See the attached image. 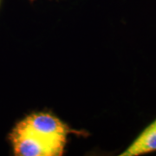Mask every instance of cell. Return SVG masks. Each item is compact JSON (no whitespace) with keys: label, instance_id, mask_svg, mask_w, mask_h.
I'll use <instances>...</instances> for the list:
<instances>
[{"label":"cell","instance_id":"6da1fadb","mask_svg":"<svg viewBox=\"0 0 156 156\" xmlns=\"http://www.w3.org/2000/svg\"><path fill=\"white\" fill-rule=\"evenodd\" d=\"M89 136L87 131L70 128L52 112H33L18 121L7 140L16 156H61L68 136Z\"/></svg>","mask_w":156,"mask_h":156},{"label":"cell","instance_id":"7a4b0ae2","mask_svg":"<svg viewBox=\"0 0 156 156\" xmlns=\"http://www.w3.org/2000/svg\"><path fill=\"white\" fill-rule=\"evenodd\" d=\"M156 152V119L148 124L121 156L144 155Z\"/></svg>","mask_w":156,"mask_h":156},{"label":"cell","instance_id":"3957f363","mask_svg":"<svg viewBox=\"0 0 156 156\" xmlns=\"http://www.w3.org/2000/svg\"><path fill=\"white\" fill-rule=\"evenodd\" d=\"M30 1L31 3H33V2H34V0H30Z\"/></svg>","mask_w":156,"mask_h":156},{"label":"cell","instance_id":"277c9868","mask_svg":"<svg viewBox=\"0 0 156 156\" xmlns=\"http://www.w3.org/2000/svg\"><path fill=\"white\" fill-rule=\"evenodd\" d=\"M1 3H2V0H0V5H1Z\"/></svg>","mask_w":156,"mask_h":156}]
</instances>
